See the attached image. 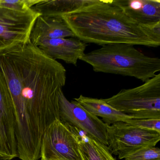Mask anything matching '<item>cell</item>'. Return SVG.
<instances>
[{
	"instance_id": "cell-1",
	"label": "cell",
	"mask_w": 160,
	"mask_h": 160,
	"mask_svg": "<svg viewBox=\"0 0 160 160\" xmlns=\"http://www.w3.org/2000/svg\"><path fill=\"white\" fill-rule=\"evenodd\" d=\"M0 70L14 106L18 157L38 160L44 134L60 119L59 96L66 70L29 42L0 51Z\"/></svg>"
},
{
	"instance_id": "cell-2",
	"label": "cell",
	"mask_w": 160,
	"mask_h": 160,
	"mask_svg": "<svg viewBox=\"0 0 160 160\" xmlns=\"http://www.w3.org/2000/svg\"><path fill=\"white\" fill-rule=\"evenodd\" d=\"M76 37L102 46L126 44L148 47L160 45V26H140L128 18L114 0H92L62 17Z\"/></svg>"
},
{
	"instance_id": "cell-3",
	"label": "cell",
	"mask_w": 160,
	"mask_h": 160,
	"mask_svg": "<svg viewBox=\"0 0 160 160\" xmlns=\"http://www.w3.org/2000/svg\"><path fill=\"white\" fill-rule=\"evenodd\" d=\"M80 60L96 72L132 77L145 82L160 71V59L149 57L126 44L104 45L85 53Z\"/></svg>"
},
{
	"instance_id": "cell-4",
	"label": "cell",
	"mask_w": 160,
	"mask_h": 160,
	"mask_svg": "<svg viewBox=\"0 0 160 160\" xmlns=\"http://www.w3.org/2000/svg\"><path fill=\"white\" fill-rule=\"evenodd\" d=\"M103 100L116 110L134 119H160V74L141 86L123 89Z\"/></svg>"
},
{
	"instance_id": "cell-5",
	"label": "cell",
	"mask_w": 160,
	"mask_h": 160,
	"mask_svg": "<svg viewBox=\"0 0 160 160\" xmlns=\"http://www.w3.org/2000/svg\"><path fill=\"white\" fill-rule=\"evenodd\" d=\"M78 131L60 119L54 121L43 136L41 160H83L78 145Z\"/></svg>"
},
{
	"instance_id": "cell-6",
	"label": "cell",
	"mask_w": 160,
	"mask_h": 160,
	"mask_svg": "<svg viewBox=\"0 0 160 160\" xmlns=\"http://www.w3.org/2000/svg\"><path fill=\"white\" fill-rule=\"evenodd\" d=\"M160 140V133L137 128L125 122L107 125L108 148L119 159L139 149L155 147Z\"/></svg>"
},
{
	"instance_id": "cell-7",
	"label": "cell",
	"mask_w": 160,
	"mask_h": 160,
	"mask_svg": "<svg viewBox=\"0 0 160 160\" xmlns=\"http://www.w3.org/2000/svg\"><path fill=\"white\" fill-rule=\"evenodd\" d=\"M59 113L62 122L107 146L108 124L88 112L74 100L70 102L62 90L59 96Z\"/></svg>"
},
{
	"instance_id": "cell-8",
	"label": "cell",
	"mask_w": 160,
	"mask_h": 160,
	"mask_svg": "<svg viewBox=\"0 0 160 160\" xmlns=\"http://www.w3.org/2000/svg\"><path fill=\"white\" fill-rule=\"evenodd\" d=\"M40 15L32 9L19 11L0 6V51L29 42L31 32Z\"/></svg>"
},
{
	"instance_id": "cell-9",
	"label": "cell",
	"mask_w": 160,
	"mask_h": 160,
	"mask_svg": "<svg viewBox=\"0 0 160 160\" xmlns=\"http://www.w3.org/2000/svg\"><path fill=\"white\" fill-rule=\"evenodd\" d=\"M16 118L12 98L6 79L0 70V153L17 151Z\"/></svg>"
},
{
	"instance_id": "cell-10",
	"label": "cell",
	"mask_w": 160,
	"mask_h": 160,
	"mask_svg": "<svg viewBox=\"0 0 160 160\" xmlns=\"http://www.w3.org/2000/svg\"><path fill=\"white\" fill-rule=\"evenodd\" d=\"M87 46L77 37H71L44 40L36 47L53 59L61 60L76 66L78 60L85 54Z\"/></svg>"
},
{
	"instance_id": "cell-11",
	"label": "cell",
	"mask_w": 160,
	"mask_h": 160,
	"mask_svg": "<svg viewBox=\"0 0 160 160\" xmlns=\"http://www.w3.org/2000/svg\"><path fill=\"white\" fill-rule=\"evenodd\" d=\"M128 18L148 28L160 26V0H114Z\"/></svg>"
},
{
	"instance_id": "cell-12",
	"label": "cell",
	"mask_w": 160,
	"mask_h": 160,
	"mask_svg": "<svg viewBox=\"0 0 160 160\" xmlns=\"http://www.w3.org/2000/svg\"><path fill=\"white\" fill-rule=\"evenodd\" d=\"M76 37L62 17L40 15L31 32L29 42L36 46L46 40Z\"/></svg>"
},
{
	"instance_id": "cell-13",
	"label": "cell",
	"mask_w": 160,
	"mask_h": 160,
	"mask_svg": "<svg viewBox=\"0 0 160 160\" xmlns=\"http://www.w3.org/2000/svg\"><path fill=\"white\" fill-rule=\"evenodd\" d=\"M88 112L96 117H100L102 120L108 125L116 122H125L133 117L116 110L108 104L103 99L91 98L80 95L73 99Z\"/></svg>"
},
{
	"instance_id": "cell-14",
	"label": "cell",
	"mask_w": 160,
	"mask_h": 160,
	"mask_svg": "<svg viewBox=\"0 0 160 160\" xmlns=\"http://www.w3.org/2000/svg\"><path fill=\"white\" fill-rule=\"evenodd\" d=\"M92 0H40L31 8L41 15L63 17L92 2Z\"/></svg>"
},
{
	"instance_id": "cell-15",
	"label": "cell",
	"mask_w": 160,
	"mask_h": 160,
	"mask_svg": "<svg viewBox=\"0 0 160 160\" xmlns=\"http://www.w3.org/2000/svg\"><path fill=\"white\" fill-rule=\"evenodd\" d=\"M78 143L83 160H117L107 146L89 137L79 130Z\"/></svg>"
},
{
	"instance_id": "cell-16",
	"label": "cell",
	"mask_w": 160,
	"mask_h": 160,
	"mask_svg": "<svg viewBox=\"0 0 160 160\" xmlns=\"http://www.w3.org/2000/svg\"><path fill=\"white\" fill-rule=\"evenodd\" d=\"M124 160H154L160 159V149L147 147L132 152L124 156Z\"/></svg>"
},
{
	"instance_id": "cell-17",
	"label": "cell",
	"mask_w": 160,
	"mask_h": 160,
	"mask_svg": "<svg viewBox=\"0 0 160 160\" xmlns=\"http://www.w3.org/2000/svg\"><path fill=\"white\" fill-rule=\"evenodd\" d=\"M125 122L137 128L160 133V119H131Z\"/></svg>"
},
{
	"instance_id": "cell-18",
	"label": "cell",
	"mask_w": 160,
	"mask_h": 160,
	"mask_svg": "<svg viewBox=\"0 0 160 160\" xmlns=\"http://www.w3.org/2000/svg\"><path fill=\"white\" fill-rule=\"evenodd\" d=\"M40 1V0H0V6L17 11H27L31 9Z\"/></svg>"
},
{
	"instance_id": "cell-19",
	"label": "cell",
	"mask_w": 160,
	"mask_h": 160,
	"mask_svg": "<svg viewBox=\"0 0 160 160\" xmlns=\"http://www.w3.org/2000/svg\"><path fill=\"white\" fill-rule=\"evenodd\" d=\"M160 160V159H157V160Z\"/></svg>"
}]
</instances>
